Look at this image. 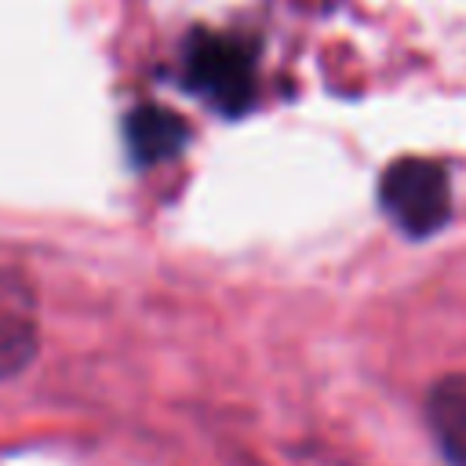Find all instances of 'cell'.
I'll return each instance as SVG.
<instances>
[{
  "label": "cell",
  "instance_id": "obj_3",
  "mask_svg": "<svg viewBox=\"0 0 466 466\" xmlns=\"http://www.w3.org/2000/svg\"><path fill=\"white\" fill-rule=\"evenodd\" d=\"M124 138H127V153L135 157V164H160L182 153L189 127L178 113L164 106H138L124 120Z\"/></svg>",
  "mask_w": 466,
  "mask_h": 466
},
{
  "label": "cell",
  "instance_id": "obj_4",
  "mask_svg": "<svg viewBox=\"0 0 466 466\" xmlns=\"http://www.w3.org/2000/svg\"><path fill=\"white\" fill-rule=\"evenodd\" d=\"M430 422L451 466H466V375H448L430 390Z\"/></svg>",
  "mask_w": 466,
  "mask_h": 466
},
{
  "label": "cell",
  "instance_id": "obj_2",
  "mask_svg": "<svg viewBox=\"0 0 466 466\" xmlns=\"http://www.w3.org/2000/svg\"><path fill=\"white\" fill-rule=\"evenodd\" d=\"M379 204L408 237H430L448 222L451 211L448 171L433 160L404 157L386 167L379 182Z\"/></svg>",
  "mask_w": 466,
  "mask_h": 466
},
{
  "label": "cell",
  "instance_id": "obj_1",
  "mask_svg": "<svg viewBox=\"0 0 466 466\" xmlns=\"http://www.w3.org/2000/svg\"><path fill=\"white\" fill-rule=\"evenodd\" d=\"M182 76L189 91L222 113H240L255 98V58L226 33H193L182 55Z\"/></svg>",
  "mask_w": 466,
  "mask_h": 466
}]
</instances>
